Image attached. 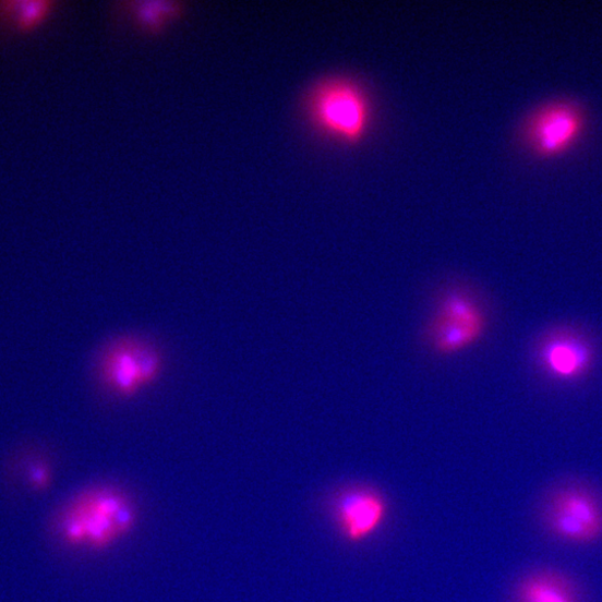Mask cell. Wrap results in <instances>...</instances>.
I'll use <instances>...</instances> for the list:
<instances>
[{
	"mask_svg": "<svg viewBox=\"0 0 602 602\" xmlns=\"http://www.w3.org/2000/svg\"><path fill=\"white\" fill-rule=\"evenodd\" d=\"M140 511L129 492L111 483L75 494L58 519L60 539L70 547L105 554L136 530Z\"/></svg>",
	"mask_w": 602,
	"mask_h": 602,
	"instance_id": "6da1fadb",
	"label": "cell"
},
{
	"mask_svg": "<svg viewBox=\"0 0 602 602\" xmlns=\"http://www.w3.org/2000/svg\"><path fill=\"white\" fill-rule=\"evenodd\" d=\"M166 366L165 351L155 340L123 335L99 349L94 363V377L105 395L130 399L157 384Z\"/></svg>",
	"mask_w": 602,
	"mask_h": 602,
	"instance_id": "7a4b0ae2",
	"label": "cell"
},
{
	"mask_svg": "<svg viewBox=\"0 0 602 602\" xmlns=\"http://www.w3.org/2000/svg\"><path fill=\"white\" fill-rule=\"evenodd\" d=\"M311 124L322 134L345 143H359L369 133L373 108L360 83L346 76L317 82L306 98Z\"/></svg>",
	"mask_w": 602,
	"mask_h": 602,
	"instance_id": "3957f363",
	"label": "cell"
},
{
	"mask_svg": "<svg viewBox=\"0 0 602 602\" xmlns=\"http://www.w3.org/2000/svg\"><path fill=\"white\" fill-rule=\"evenodd\" d=\"M487 326L486 312L477 294L463 286H452L437 296L424 338L435 356L449 358L479 344Z\"/></svg>",
	"mask_w": 602,
	"mask_h": 602,
	"instance_id": "277c9868",
	"label": "cell"
},
{
	"mask_svg": "<svg viewBox=\"0 0 602 602\" xmlns=\"http://www.w3.org/2000/svg\"><path fill=\"white\" fill-rule=\"evenodd\" d=\"M332 514L338 532L347 542L362 543L382 528L388 515V506L377 490L356 485L336 495Z\"/></svg>",
	"mask_w": 602,
	"mask_h": 602,
	"instance_id": "5b68a950",
	"label": "cell"
},
{
	"mask_svg": "<svg viewBox=\"0 0 602 602\" xmlns=\"http://www.w3.org/2000/svg\"><path fill=\"white\" fill-rule=\"evenodd\" d=\"M594 361L592 345L575 333L562 332L543 341L539 351L541 369L562 382H575L591 370Z\"/></svg>",
	"mask_w": 602,
	"mask_h": 602,
	"instance_id": "8992f818",
	"label": "cell"
},
{
	"mask_svg": "<svg viewBox=\"0 0 602 602\" xmlns=\"http://www.w3.org/2000/svg\"><path fill=\"white\" fill-rule=\"evenodd\" d=\"M581 119L578 112L568 106L558 105L542 111L530 128V140L539 153L558 155L568 148L578 137Z\"/></svg>",
	"mask_w": 602,
	"mask_h": 602,
	"instance_id": "52a82bcc",
	"label": "cell"
},
{
	"mask_svg": "<svg viewBox=\"0 0 602 602\" xmlns=\"http://www.w3.org/2000/svg\"><path fill=\"white\" fill-rule=\"evenodd\" d=\"M551 510L563 513L588 527L599 539L602 537V507L589 491L568 486L552 495Z\"/></svg>",
	"mask_w": 602,
	"mask_h": 602,
	"instance_id": "ba28073f",
	"label": "cell"
},
{
	"mask_svg": "<svg viewBox=\"0 0 602 602\" xmlns=\"http://www.w3.org/2000/svg\"><path fill=\"white\" fill-rule=\"evenodd\" d=\"M518 598L535 602H579L567 579L549 571L526 577L518 587Z\"/></svg>",
	"mask_w": 602,
	"mask_h": 602,
	"instance_id": "9c48e42d",
	"label": "cell"
},
{
	"mask_svg": "<svg viewBox=\"0 0 602 602\" xmlns=\"http://www.w3.org/2000/svg\"><path fill=\"white\" fill-rule=\"evenodd\" d=\"M48 0H14L0 2V17H4L17 32L31 33L43 25L53 11Z\"/></svg>",
	"mask_w": 602,
	"mask_h": 602,
	"instance_id": "30bf717a",
	"label": "cell"
},
{
	"mask_svg": "<svg viewBox=\"0 0 602 602\" xmlns=\"http://www.w3.org/2000/svg\"><path fill=\"white\" fill-rule=\"evenodd\" d=\"M545 522L552 534L571 543L589 544L599 540L588 527L559 511L547 509Z\"/></svg>",
	"mask_w": 602,
	"mask_h": 602,
	"instance_id": "8fae6325",
	"label": "cell"
},
{
	"mask_svg": "<svg viewBox=\"0 0 602 602\" xmlns=\"http://www.w3.org/2000/svg\"><path fill=\"white\" fill-rule=\"evenodd\" d=\"M177 12L178 4L172 2L140 3L135 10L140 22L149 28L161 26L167 19L173 17Z\"/></svg>",
	"mask_w": 602,
	"mask_h": 602,
	"instance_id": "7c38bea8",
	"label": "cell"
},
{
	"mask_svg": "<svg viewBox=\"0 0 602 602\" xmlns=\"http://www.w3.org/2000/svg\"><path fill=\"white\" fill-rule=\"evenodd\" d=\"M518 602H535V601L530 599L518 598Z\"/></svg>",
	"mask_w": 602,
	"mask_h": 602,
	"instance_id": "4fadbf2b",
	"label": "cell"
}]
</instances>
